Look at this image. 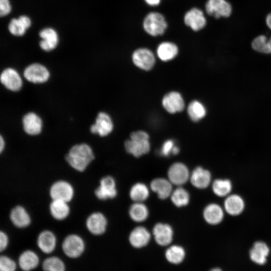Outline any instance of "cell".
Here are the masks:
<instances>
[{"label":"cell","mask_w":271,"mask_h":271,"mask_svg":"<svg viewBox=\"0 0 271 271\" xmlns=\"http://www.w3.org/2000/svg\"><path fill=\"white\" fill-rule=\"evenodd\" d=\"M94 159L91 148L84 143L73 146L65 157L68 164L79 172L84 171Z\"/></svg>","instance_id":"1"},{"label":"cell","mask_w":271,"mask_h":271,"mask_svg":"<svg viewBox=\"0 0 271 271\" xmlns=\"http://www.w3.org/2000/svg\"><path fill=\"white\" fill-rule=\"evenodd\" d=\"M126 152L135 157L147 154L150 150L149 136L145 131L138 130L131 133L130 139L124 143Z\"/></svg>","instance_id":"2"},{"label":"cell","mask_w":271,"mask_h":271,"mask_svg":"<svg viewBox=\"0 0 271 271\" xmlns=\"http://www.w3.org/2000/svg\"><path fill=\"white\" fill-rule=\"evenodd\" d=\"M167 26V23L164 16L158 12H151L148 14L143 22L145 31L152 36L164 34Z\"/></svg>","instance_id":"3"},{"label":"cell","mask_w":271,"mask_h":271,"mask_svg":"<svg viewBox=\"0 0 271 271\" xmlns=\"http://www.w3.org/2000/svg\"><path fill=\"white\" fill-rule=\"evenodd\" d=\"M74 188L70 183L64 180L55 182L50 187L49 194L52 200L70 202L73 198Z\"/></svg>","instance_id":"4"},{"label":"cell","mask_w":271,"mask_h":271,"mask_svg":"<svg viewBox=\"0 0 271 271\" xmlns=\"http://www.w3.org/2000/svg\"><path fill=\"white\" fill-rule=\"evenodd\" d=\"M62 246L64 252L67 256L71 258H76L83 253L85 245L80 236L72 234L65 237Z\"/></svg>","instance_id":"5"},{"label":"cell","mask_w":271,"mask_h":271,"mask_svg":"<svg viewBox=\"0 0 271 271\" xmlns=\"http://www.w3.org/2000/svg\"><path fill=\"white\" fill-rule=\"evenodd\" d=\"M205 9L209 15L217 19L228 17L232 13V7L226 0H208Z\"/></svg>","instance_id":"6"},{"label":"cell","mask_w":271,"mask_h":271,"mask_svg":"<svg viewBox=\"0 0 271 271\" xmlns=\"http://www.w3.org/2000/svg\"><path fill=\"white\" fill-rule=\"evenodd\" d=\"M133 63L139 68L146 71L151 70L155 63L153 53L147 48H139L132 54Z\"/></svg>","instance_id":"7"},{"label":"cell","mask_w":271,"mask_h":271,"mask_svg":"<svg viewBox=\"0 0 271 271\" xmlns=\"http://www.w3.org/2000/svg\"><path fill=\"white\" fill-rule=\"evenodd\" d=\"M24 76L29 81L34 83H41L47 81L50 74L43 65L34 63L28 66L24 70Z\"/></svg>","instance_id":"8"},{"label":"cell","mask_w":271,"mask_h":271,"mask_svg":"<svg viewBox=\"0 0 271 271\" xmlns=\"http://www.w3.org/2000/svg\"><path fill=\"white\" fill-rule=\"evenodd\" d=\"M96 197L99 200H106L114 198L117 195L115 182L109 176L102 178L100 181L99 186L94 192Z\"/></svg>","instance_id":"9"},{"label":"cell","mask_w":271,"mask_h":271,"mask_svg":"<svg viewBox=\"0 0 271 271\" xmlns=\"http://www.w3.org/2000/svg\"><path fill=\"white\" fill-rule=\"evenodd\" d=\"M107 226V219L100 212H94L86 220V226L92 234L99 235L104 233Z\"/></svg>","instance_id":"10"},{"label":"cell","mask_w":271,"mask_h":271,"mask_svg":"<svg viewBox=\"0 0 271 271\" xmlns=\"http://www.w3.org/2000/svg\"><path fill=\"white\" fill-rule=\"evenodd\" d=\"M184 21L185 24L194 31L202 29L206 24L203 12L196 8L191 9L185 14Z\"/></svg>","instance_id":"11"},{"label":"cell","mask_w":271,"mask_h":271,"mask_svg":"<svg viewBox=\"0 0 271 271\" xmlns=\"http://www.w3.org/2000/svg\"><path fill=\"white\" fill-rule=\"evenodd\" d=\"M112 129L113 123L110 117L103 112L98 114L95 123L90 127V131L92 133H97L101 137L107 136Z\"/></svg>","instance_id":"12"},{"label":"cell","mask_w":271,"mask_h":271,"mask_svg":"<svg viewBox=\"0 0 271 271\" xmlns=\"http://www.w3.org/2000/svg\"><path fill=\"white\" fill-rule=\"evenodd\" d=\"M164 108L169 113L181 112L185 107V103L181 95L178 92L172 91L166 94L162 100Z\"/></svg>","instance_id":"13"},{"label":"cell","mask_w":271,"mask_h":271,"mask_svg":"<svg viewBox=\"0 0 271 271\" xmlns=\"http://www.w3.org/2000/svg\"><path fill=\"white\" fill-rule=\"evenodd\" d=\"M168 175L169 181L178 186L185 184L189 178L188 168L181 163L173 164L169 169Z\"/></svg>","instance_id":"14"},{"label":"cell","mask_w":271,"mask_h":271,"mask_svg":"<svg viewBox=\"0 0 271 271\" xmlns=\"http://www.w3.org/2000/svg\"><path fill=\"white\" fill-rule=\"evenodd\" d=\"M0 79L1 83L11 91H17L22 87V79L19 73L13 68L5 69L1 73Z\"/></svg>","instance_id":"15"},{"label":"cell","mask_w":271,"mask_h":271,"mask_svg":"<svg viewBox=\"0 0 271 271\" xmlns=\"http://www.w3.org/2000/svg\"><path fill=\"white\" fill-rule=\"evenodd\" d=\"M153 232L156 242L160 245H168L173 240V229L167 224L157 223L154 227Z\"/></svg>","instance_id":"16"},{"label":"cell","mask_w":271,"mask_h":271,"mask_svg":"<svg viewBox=\"0 0 271 271\" xmlns=\"http://www.w3.org/2000/svg\"><path fill=\"white\" fill-rule=\"evenodd\" d=\"M10 218L15 226L21 228L28 226L31 222L29 213L21 205L16 206L11 210Z\"/></svg>","instance_id":"17"},{"label":"cell","mask_w":271,"mask_h":271,"mask_svg":"<svg viewBox=\"0 0 271 271\" xmlns=\"http://www.w3.org/2000/svg\"><path fill=\"white\" fill-rule=\"evenodd\" d=\"M22 121L24 129L27 134L35 136L41 132L42 120L35 113L29 112L25 115Z\"/></svg>","instance_id":"18"},{"label":"cell","mask_w":271,"mask_h":271,"mask_svg":"<svg viewBox=\"0 0 271 271\" xmlns=\"http://www.w3.org/2000/svg\"><path fill=\"white\" fill-rule=\"evenodd\" d=\"M151 235L145 227H136L130 232L129 241L130 244L135 248H142L147 245L150 241Z\"/></svg>","instance_id":"19"},{"label":"cell","mask_w":271,"mask_h":271,"mask_svg":"<svg viewBox=\"0 0 271 271\" xmlns=\"http://www.w3.org/2000/svg\"><path fill=\"white\" fill-rule=\"evenodd\" d=\"M269 252L267 244L262 241L255 242L249 251V256L252 261L256 264H263Z\"/></svg>","instance_id":"20"},{"label":"cell","mask_w":271,"mask_h":271,"mask_svg":"<svg viewBox=\"0 0 271 271\" xmlns=\"http://www.w3.org/2000/svg\"><path fill=\"white\" fill-rule=\"evenodd\" d=\"M211 177L209 171L201 167H198L192 172L190 176V181L195 187L204 189L210 184Z\"/></svg>","instance_id":"21"},{"label":"cell","mask_w":271,"mask_h":271,"mask_svg":"<svg viewBox=\"0 0 271 271\" xmlns=\"http://www.w3.org/2000/svg\"><path fill=\"white\" fill-rule=\"evenodd\" d=\"M56 238L54 234L49 230L42 231L37 238V244L39 248L44 253H49L55 248Z\"/></svg>","instance_id":"22"},{"label":"cell","mask_w":271,"mask_h":271,"mask_svg":"<svg viewBox=\"0 0 271 271\" xmlns=\"http://www.w3.org/2000/svg\"><path fill=\"white\" fill-rule=\"evenodd\" d=\"M151 189L162 199L168 198L172 194V183L164 178H156L151 183Z\"/></svg>","instance_id":"23"},{"label":"cell","mask_w":271,"mask_h":271,"mask_svg":"<svg viewBox=\"0 0 271 271\" xmlns=\"http://www.w3.org/2000/svg\"><path fill=\"white\" fill-rule=\"evenodd\" d=\"M39 35L42 39L40 42V46L43 50L49 51L54 49L57 45L58 35L53 29H44L40 32Z\"/></svg>","instance_id":"24"},{"label":"cell","mask_w":271,"mask_h":271,"mask_svg":"<svg viewBox=\"0 0 271 271\" xmlns=\"http://www.w3.org/2000/svg\"><path fill=\"white\" fill-rule=\"evenodd\" d=\"M49 211L52 216L56 220H63L70 213V207L68 202L52 200L49 206Z\"/></svg>","instance_id":"25"},{"label":"cell","mask_w":271,"mask_h":271,"mask_svg":"<svg viewBox=\"0 0 271 271\" xmlns=\"http://www.w3.org/2000/svg\"><path fill=\"white\" fill-rule=\"evenodd\" d=\"M203 216L209 224L215 225L220 223L223 218V211L221 207L216 204L208 205L204 210Z\"/></svg>","instance_id":"26"},{"label":"cell","mask_w":271,"mask_h":271,"mask_svg":"<svg viewBox=\"0 0 271 271\" xmlns=\"http://www.w3.org/2000/svg\"><path fill=\"white\" fill-rule=\"evenodd\" d=\"M244 207L243 200L238 195H229L224 201L225 209L228 214L231 215L235 216L240 214Z\"/></svg>","instance_id":"27"},{"label":"cell","mask_w":271,"mask_h":271,"mask_svg":"<svg viewBox=\"0 0 271 271\" xmlns=\"http://www.w3.org/2000/svg\"><path fill=\"white\" fill-rule=\"evenodd\" d=\"M157 55L163 61H168L174 59L178 53V47L174 43L164 42L161 43L157 48Z\"/></svg>","instance_id":"28"},{"label":"cell","mask_w":271,"mask_h":271,"mask_svg":"<svg viewBox=\"0 0 271 271\" xmlns=\"http://www.w3.org/2000/svg\"><path fill=\"white\" fill-rule=\"evenodd\" d=\"M31 25V20L27 16H22L18 19H13L9 25L10 33L15 35L20 36L23 35L26 29Z\"/></svg>","instance_id":"29"},{"label":"cell","mask_w":271,"mask_h":271,"mask_svg":"<svg viewBox=\"0 0 271 271\" xmlns=\"http://www.w3.org/2000/svg\"><path fill=\"white\" fill-rule=\"evenodd\" d=\"M39 258L33 251L28 250L23 252L19 258V263L24 271H30L35 268L38 264Z\"/></svg>","instance_id":"30"},{"label":"cell","mask_w":271,"mask_h":271,"mask_svg":"<svg viewBox=\"0 0 271 271\" xmlns=\"http://www.w3.org/2000/svg\"><path fill=\"white\" fill-rule=\"evenodd\" d=\"M185 255L184 248L178 245L170 246L165 252V257L167 261L174 264L181 263L184 260Z\"/></svg>","instance_id":"31"},{"label":"cell","mask_w":271,"mask_h":271,"mask_svg":"<svg viewBox=\"0 0 271 271\" xmlns=\"http://www.w3.org/2000/svg\"><path fill=\"white\" fill-rule=\"evenodd\" d=\"M129 214L133 221L142 222L148 217L149 211L147 206L141 202H136L130 206Z\"/></svg>","instance_id":"32"},{"label":"cell","mask_w":271,"mask_h":271,"mask_svg":"<svg viewBox=\"0 0 271 271\" xmlns=\"http://www.w3.org/2000/svg\"><path fill=\"white\" fill-rule=\"evenodd\" d=\"M129 195L132 200L136 202H141L148 198L149 196V189L145 184L138 183L131 188Z\"/></svg>","instance_id":"33"},{"label":"cell","mask_w":271,"mask_h":271,"mask_svg":"<svg viewBox=\"0 0 271 271\" xmlns=\"http://www.w3.org/2000/svg\"><path fill=\"white\" fill-rule=\"evenodd\" d=\"M187 112L191 119L194 121L200 120L206 114L205 107L197 100H194L190 102L187 108Z\"/></svg>","instance_id":"34"},{"label":"cell","mask_w":271,"mask_h":271,"mask_svg":"<svg viewBox=\"0 0 271 271\" xmlns=\"http://www.w3.org/2000/svg\"><path fill=\"white\" fill-rule=\"evenodd\" d=\"M212 189L217 196H226L231 192L232 184L228 179H216L213 183Z\"/></svg>","instance_id":"35"},{"label":"cell","mask_w":271,"mask_h":271,"mask_svg":"<svg viewBox=\"0 0 271 271\" xmlns=\"http://www.w3.org/2000/svg\"><path fill=\"white\" fill-rule=\"evenodd\" d=\"M171 198L172 202L176 206L182 207L188 204L190 196L186 189L179 187L172 193Z\"/></svg>","instance_id":"36"},{"label":"cell","mask_w":271,"mask_h":271,"mask_svg":"<svg viewBox=\"0 0 271 271\" xmlns=\"http://www.w3.org/2000/svg\"><path fill=\"white\" fill-rule=\"evenodd\" d=\"M44 271H65L63 262L58 257L52 256L44 260L42 264Z\"/></svg>","instance_id":"37"},{"label":"cell","mask_w":271,"mask_h":271,"mask_svg":"<svg viewBox=\"0 0 271 271\" xmlns=\"http://www.w3.org/2000/svg\"><path fill=\"white\" fill-rule=\"evenodd\" d=\"M251 46L254 50L258 52L264 54L271 53L268 40L264 35H260L254 38L252 42Z\"/></svg>","instance_id":"38"},{"label":"cell","mask_w":271,"mask_h":271,"mask_svg":"<svg viewBox=\"0 0 271 271\" xmlns=\"http://www.w3.org/2000/svg\"><path fill=\"white\" fill-rule=\"evenodd\" d=\"M15 262L9 257L1 256L0 257V271H15Z\"/></svg>","instance_id":"39"},{"label":"cell","mask_w":271,"mask_h":271,"mask_svg":"<svg viewBox=\"0 0 271 271\" xmlns=\"http://www.w3.org/2000/svg\"><path fill=\"white\" fill-rule=\"evenodd\" d=\"M174 147V143L173 140H168L166 141L161 147L160 150L161 155L165 157L169 156L171 154H172Z\"/></svg>","instance_id":"40"},{"label":"cell","mask_w":271,"mask_h":271,"mask_svg":"<svg viewBox=\"0 0 271 271\" xmlns=\"http://www.w3.org/2000/svg\"><path fill=\"white\" fill-rule=\"evenodd\" d=\"M11 10L9 0H0V15L3 17L10 13Z\"/></svg>","instance_id":"41"},{"label":"cell","mask_w":271,"mask_h":271,"mask_svg":"<svg viewBox=\"0 0 271 271\" xmlns=\"http://www.w3.org/2000/svg\"><path fill=\"white\" fill-rule=\"evenodd\" d=\"M8 244V237L6 233L2 231L0 232V250L3 251Z\"/></svg>","instance_id":"42"},{"label":"cell","mask_w":271,"mask_h":271,"mask_svg":"<svg viewBox=\"0 0 271 271\" xmlns=\"http://www.w3.org/2000/svg\"><path fill=\"white\" fill-rule=\"evenodd\" d=\"M145 2L149 5L155 6L158 5L161 2V0H145Z\"/></svg>","instance_id":"43"},{"label":"cell","mask_w":271,"mask_h":271,"mask_svg":"<svg viewBox=\"0 0 271 271\" xmlns=\"http://www.w3.org/2000/svg\"><path fill=\"white\" fill-rule=\"evenodd\" d=\"M5 143L2 136L0 137V152L2 153L5 148Z\"/></svg>","instance_id":"44"},{"label":"cell","mask_w":271,"mask_h":271,"mask_svg":"<svg viewBox=\"0 0 271 271\" xmlns=\"http://www.w3.org/2000/svg\"><path fill=\"white\" fill-rule=\"evenodd\" d=\"M265 21L267 26L271 29V14L267 16Z\"/></svg>","instance_id":"45"},{"label":"cell","mask_w":271,"mask_h":271,"mask_svg":"<svg viewBox=\"0 0 271 271\" xmlns=\"http://www.w3.org/2000/svg\"><path fill=\"white\" fill-rule=\"evenodd\" d=\"M179 150H180L179 148L178 147L175 146L173 150L172 154L173 155L178 154L179 152Z\"/></svg>","instance_id":"46"},{"label":"cell","mask_w":271,"mask_h":271,"mask_svg":"<svg viewBox=\"0 0 271 271\" xmlns=\"http://www.w3.org/2000/svg\"><path fill=\"white\" fill-rule=\"evenodd\" d=\"M209 271H222V270L220 268L215 267V268H212Z\"/></svg>","instance_id":"47"},{"label":"cell","mask_w":271,"mask_h":271,"mask_svg":"<svg viewBox=\"0 0 271 271\" xmlns=\"http://www.w3.org/2000/svg\"><path fill=\"white\" fill-rule=\"evenodd\" d=\"M268 43H269L270 47V48H271V37H270V39L268 40Z\"/></svg>","instance_id":"48"}]
</instances>
